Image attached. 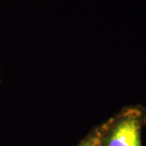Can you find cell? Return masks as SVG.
I'll use <instances>...</instances> for the list:
<instances>
[{
    "mask_svg": "<svg viewBox=\"0 0 146 146\" xmlns=\"http://www.w3.org/2000/svg\"><path fill=\"white\" fill-rule=\"evenodd\" d=\"M107 120L100 146H142L141 131L146 126L143 106H126Z\"/></svg>",
    "mask_w": 146,
    "mask_h": 146,
    "instance_id": "6da1fadb",
    "label": "cell"
},
{
    "mask_svg": "<svg viewBox=\"0 0 146 146\" xmlns=\"http://www.w3.org/2000/svg\"><path fill=\"white\" fill-rule=\"evenodd\" d=\"M108 123V120L102 123L99 125L93 127L76 146H100L101 141Z\"/></svg>",
    "mask_w": 146,
    "mask_h": 146,
    "instance_id": "7a4b0ae2",
    "label": "cell"
}]
</instances>
